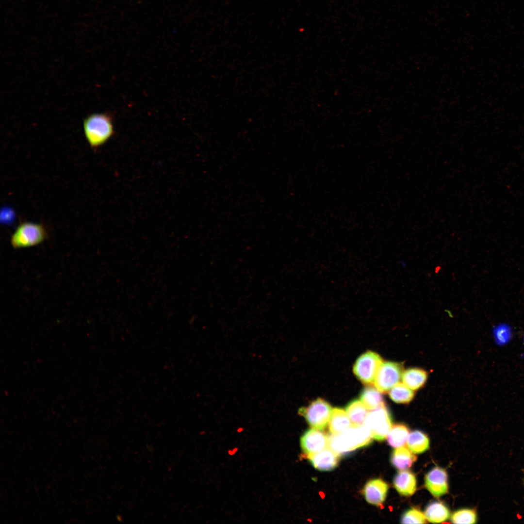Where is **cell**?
<instances>
[{
  "label": "cell",
  "mask_w": 524,
  "mask_h": 524,
  "mask_svg": "<svg viewBox=\"0 0 524 524\" xmlns=\"http://www.w3.org/2000/svg\"><path fill=\"white\" fill-rule=\"evenodd\" d=\"M373 439L370 431L364 425H352L339 434L329 435L328 446L340 455L366 446Z\"/></svg>",
  "instance_id": "6da1fadb"
},
{
  "label": "cell",
  "mask_w": 524,
  "mask_h": 524,
  "mask_svg": "<svg viewBox=\"0 0 524 524\" xmlns=\"http://www.w3.org/2000/svg\"><path fill=\"white\" fill-rule=\"evenodd\" d=\"M83 129L85 138L93 148L103 145L114 132L112 118L106 113H95L86 117Z\"/></svg>",
  "instance_id": "7a4b0ae2"
},
{
  "label": "cell",
  "mask_w": 524,
  "mask_h": 524,
  "mask_svg": "<svg viewBox=\"0 0 524 524\" xmlns=\"http://www.w3.org/2000/svg\"><path fill=\"white\" fill-rule=\"evenodd\" d=\"M47 230L42 224L24 222L20 224L11 236L10 242L15 248L32 247L41 244L47 238Z\"/></svg>",
  "instance_id": "3957f363"
},
{
  "label": "cell",
  "mask_w": 524,
  "mask_h": 524,
  "mask_svg": "<svg viewBox=\"0 0 524 524\" xmlns=\"http://www.w3.org/2000/svg\"><path fill=\"white\" fill-rule=\"evenodd\" d=\"M332 407L325 400L318 398L312 401L307 407L301 408L298 413L302 415L313 428L324 429L329 424Z\"/></svg>",
  "instance_id": "277c9868"
},
{
  "label": "cell",
  "mask_w": 524,
  "mask_h": 524,
  "mask_svg": "<svg viewBox=\"0 0 524 524\" xmlns=\"http://www.w3.org/2000/svg\"><path fill=\"white\" fill-rule=\"evenodd\" d=\"M392 424L391 415L387 408L383 405L371 410L363 425L370 431L373 439L383 441L387 438Z\"/></svg>",
  "instance_id": "5b68a950"
},
{
  "label": "cell",
  "mask_w": 524,
  "mask_h": 524,
  "mask_svg": "<svg viewBox=\"0 0 524 524\" xmlns=\"http://www.w3.org/2000/svg\"><path fill=\"white\" fill-rule=\"evenodd\" d=\"M382 362L381 357L378 354L368 351L357 360L353 367L354 374L362 383L370 385L374 383Z\"/></svg>",
  "instance_id": "8992f818"
},
{
  "label": "cell",
  "mask_w": 524,
  "mask_h": 524,
  "mask_svg": "<svg viewBox=\"0 0 524 524\" xmlns=\"http://www.w3.org/2000/svg\"><path fill=\"white\" fill-rule=\"evenodd\" d=\"M403 373V366L400 363L382 362L376 376L374 385L381 393H386L399 383Z\"/></svg>",
  "instance_id": "52a82bcc"
},
{
  "label": "cell",
  "mask_w": 524,
  "mask_h": 524,
  "mask_svg": "<svg viewBox=\"0 0 524 524\" xmlns=\"http://www.w3.org/2000/svg\"><path fill=\"white\" fill-rule=\"evenodd\" d=\"M300 443L303 454L308 457L328 446V436L320 430L310 429L302 435Z\"/></svg>",
  "instance_id": "ba28073f"
},
{
  "label": "cell",
  "mask_w": 524,
  "mask_h": 524,
  "mask_svg": "<svg viewBox=\"0 0 524 524\" xmlns=\"http://www.w3.org/2000/svg\"><path fill=\"white\" fill-rule=\"evenodd\" d=\"M425 482L427 490L436 498L448 492L447 474L442 468L436 466L430 470L425 476Z\"/></svg>",
  "instance_id": "9c48e42d"
},
{
  "label": "cell",
  "mask_w": 524,
  "mask_h": 524,
  "mask_svg": "<svg viewBox=\"0 0 524 524\" xmlns=\"http://www.w3.org/2000/svg\"><path fill=\"white\" fill-rule=\"evenodd\" d=\"M389 489L388 484L381 479H374L365 485L362 493L369 504L380 506L385 500Z\"/></svg>",
  "instance_id": "30bf717a"
},
{
  "label": "cell",
  "mask_w": 524,
  "mask_h": 524,
  "mask_svg": "<svg viewBox=\"0 0 524 524\" xmlns=\"http://www.w3.org/2000/svg\"><path fill=\"white\" fill-rule=\"evenodd\" d=\"M307 458L316 469L322 471H330L334 469L338 466L339 461V455L328 446Z\"/></svg>",
  "instance_id": "8fae6325"
},
{
  "label": "cell",
  "mask_w": 524,
  "mask_h": 524,
  "mask_svg": "<svg viewBox=\"0 0 524 524\" xmlns=\"http://www.w3.org/2000/svg\"><path fill=\"white\" fill-rule=\"evenodd\" d=\"M393 483L398 493L404 496L412 495L416 490V477L409 471L398 472L394 476Z\"/></svg>",
  "instance_id": "7c38bea8"
},
{
  "label": "cell",
  "mask_w": 524,
  "mask_h": 524,
  "mask_svg": "<svg viewBox=\"0 0 524 524\" xmlns=\"http://www.w3.org/2000/svg\"><path fill=\"white\" fill-rule=\"evenodd\" d=\"M408 447L401 446L393 451L391 457L392 465L397 469L405 470L409 468L417 459Z\"/></svg>",
  "instance_id": "4fadbf2b"
},
{
  "label": "cell",
  "mask_w": 524,
  "mask_h": 524,
  "mask_svg": "<svg viewBox=\"0 0 524 524\" xmlns=\"http://www.w3.org/2000/svg\"><path fill=\"white\" fill-rule=\"evenodd\" d=\"M427 378V372L422 369L411 368L403 373V383L410 389L415 391L422 388Z\"/></svg>",
  "instance_id": "5bb4252c"
},
{
  "label": "cell",
  "mask_w": 524,
  "mask_h": 524,
  "mask_svg": "<svg viewBox=\"0 0 524 524\" xmlns=\"http://www.w3.org/2000/svg\"><path fill=\"white\" fill-rule=\"evenodd\" d=\"M328 425L332 434H339L352 425L346 411L337 408L333 409Z\"/></svg>",
  "instance_id": "9a60e30c"
},
{
  "label": "cell",
  "mask_w": 524,
  "mask_h": 524,
  "mask_svg": "<svg viewBox=\"0 0 524 524\" xmlns=\"http://www.w3.org/2000/svg\"><path fill=\"white\" fill-rule=\"evenodd\" d=\"M425 515L428 521L432 523H441L446 521L450 517L449 508L440 501L430 502L426 507Z\"/></svg>",
  "instance_id": "2e32d148"
},
{
  "label": "cell",
  "mask_w": 524,
  "mask_h": 524,
  "mask_svg": "<svg viewBox=\"0 0 524 524\" xmlns=\"http://www.w3.org/2000/svg\"><path fill=\"white\" fill-rule=\"evenodd\" d=\"M360 400L368 410H372L385 405L381 393L370 385L361 392Z\"/></svg>",
  "instance_id": "e0dca14e"
},
{
  "label": "cell",
  "mask_w": 524,
  "mask_h": 524,
  "mask_svg": "<svg viewBox=\"0 0 524 524\" xmlns=\"http://www.w3.org/2000/svg\"><path fill=\"white\" fill-rule=\"evenodd\" d=\"M368 409L360 400L351 401L346 407L345 411L352 425L361 426L364 424L368 413Z\"/></svg>",
  "instance_id": "ac0fdd59"
},
{
  "label": "cell",
  "mask_w": 524,
  "mask_h": 524,
  "mask_svg": "<svg viewBox=\"0 0 524 524\" xmlns=\"http://www.w3.org/2000/svg\"><path fill=\"white\" fill-rule=\"evenodd\" d=\"M407 445L413 453L421 454L428 449L429 440L426 434L423 432L414 430L409 434L407 440Z\"/></svg>",
  "instance_id": "d6986e66"
},
{
  "label": "cell",
  "mask_w": 524,
  "mask_h": 524,
  "mask_svg": "<svg viewBox=\"0 0 524 524\" xmlns=\"http://www.w3.org/2000/svg\"><path fill=\"white\" fill-rule=\"evenodd\" d=\"M409 435L408 427L402 424L392 426L387 435V441L391 446L398 448L402 446L406 442Z\"/></svg>",
  "instance_id": "ffe728a7"
},
{
  "label": "cell",
  "mask_w": 524,
  "mask_h": 524,
  "mask_svg": "<svg viewBox=\"0 0 524 524\" xmlns=\"http://www.w3.org/2000/svg\"><path fill=\"white\" fill-rule=\"evenodd\" d=\"M390 398L398 404H408L412 401L415 393L404 383H398L389 391Z\"/></svg>",
  "instance_id": "44dd1931"
},
{
  "label": "cell",
  "mask_w": 524,
  "mask_h": 524,
  "mask_svg": "<svg viewBox=\"0 0 524 524\" xmlns=\"http://www.w3.org/2000/svg\"><path fill=\"white\" fill-rule=\"evenodd\" d=\"M451 520L454 524H475L476 523L477 514L474 509H461L453 513Z\"/></svg>",
  "instance_id": "7402d4cb"
},
{
  "label": "cell",
  "mask_w": 524,
  "mask_h": 524,
  "mask_svg": "<svg viewBox=\"0 0 524 524\" xmlns=\"http://www.w3.org/2000/svg\"><path fill=\"white\" fill-rule=\"evenodd\" d=\"M401 523L402 524H424L426 518L419 509L411 508L406 511L402 516Z\"/></svg>",
  "instance_id": "603a6c76"
}]
</instances>
